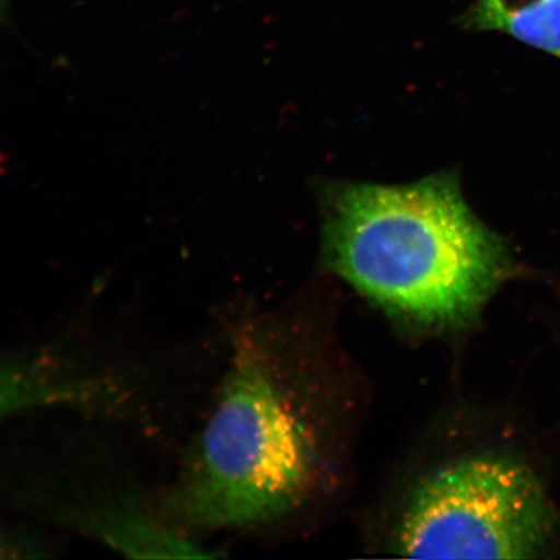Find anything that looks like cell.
Segmentation results:
<instances>
[{
	"instance_id": "6da1fadb",
	"label": "cell",
	"mask_w": 560,
	"mask_h": 560,
	"mask_svg": "<svg viewBox=\"0 0 560 560\" xmlns=\"http://www.w3.org/2000/svg\"><path fill=\"white\" fill-rule=\"evenodd\" d=\"M324 254L363 295L429 325L470 318L513 268L505 241L472 213L450 173L328 187Z\"/></svg>"
},
{
	"instance_id": "7a4b0ae2",
	"label": "cell",
	"mask_w": 560,
	"mask_h": 560,
	"mask_svg": "<svg viewBox=\"0 0 560 560\" xmlns=\"http://www.w3.org/2000/svg\"><path fill=\"white\" fill-rule=\"evenodd\" d=\"M314 465L310 433L280 396L254 342L241 338L167 506L199 528L268 522L303 499Z\"/></svg>"
},
{
	"instance_id": "3957f363",
	"label": "cell",
	"mask_w": 560,
	"mask_h": 560,
	"mask_svg": "<svg viewBox=\"0 0 560 560\" xmlns=\"http://www.w3.org/2000/svg\"><path fill=\"white\" fill-rule=\"evenodd\" d=\"M558 514L534 471L506 457L457 462L418 487L398 550L423 559H525L548 548Z\"/></svg>"
},
{
	"instance_id": "277c9868",
	"label": "cell",
	"mask_w": 560,
	"mask_h": 560,
	"mask_svg": "<svg viewBox=\"0 0 560 560\" xmlns=\"http://www.w3.org/2000/svg\"><path fill=\"white\" fill-rule=\"evenodd\" d=\"M77 521L91 535L131 558L217 557V552L160 528L132 508H102L81 514Z\"/></svg>"
},
{
	"instance_id": "5b68a950",
	"label": "cell",
	"mask_w": 560,
	"mask_h": 560,
	"mask_svg": "<svg viewBox=\"0 0 560 560\" xmlns=\"http://www.w3.org/2000/svg\"><path fill=\"white\" fill-rule=\"evenodd\" d=\"M472 21L560 59V0H479Z\"/></svg>"
},
{
	"instance_id": "8992f818",
	"label": "cell",
	"mask_w": 560,
	"mask_h": 560,
	"mask_svg": "<svg viewBox=\"0 0 560 560\" xmlns=\"http://www.w3.org/2000/svg\"><path fill=\"white\" fill-rule=\"evenodd\" d=\"M11 2V0H2V3H3V11H5L7 9V4H9Z\"/></svg>"
}]
</instances>
